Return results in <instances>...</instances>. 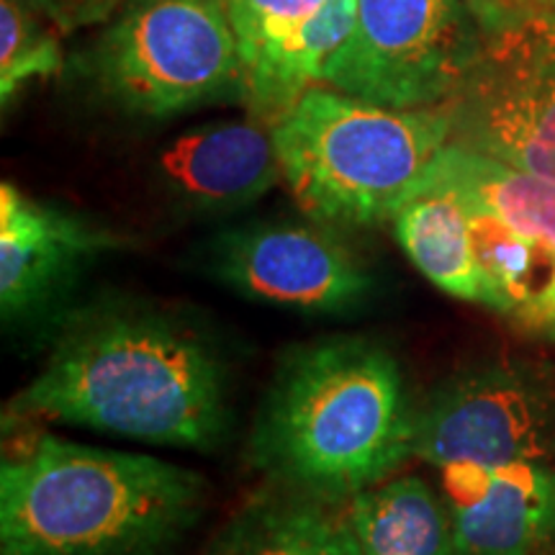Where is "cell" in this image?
<instances>
[{"mask_svg":"<svg viewBox=\"0 0 555 555\" xmlns=\"http://www.w3.org/2000/svg\"><path fill=\"white\" fill-rule=\"evenodd\" d=\"M229 360L191 317L139 298L73 311L5 422H57L159 448L214 450L227 440Z\"/></svg>","mask_w":555,"mask_h":555,"instance_id":"6da1fadb","label":"cell"},{"mask_svg":"<svg viewBox=\"0 0 555 555\" xmlns=\"http://www.w3.org/2000/svg\"><path fill=\"white\" fill-rule=\"evenodd\" d=\"M414 409L401 363L384 343L314 339L275 365L247 457L270 483L347 504L412 457Z\"/></svg>","mask_w":555,"mask_h":555,"instance_id":"7a4b0ae2","label":"cell"},{"mask_svg":"<svg viewBox=\"0 0 555 555\" xmlns=\"http://www.w3.org/2000/svg\"><path fill=\"white\" fill-rule=\"evenodd\" d=\"M204 502L178 463L39 435L0 463V555H159Z\"/></svg>","mask_w":555,"mask_h":555,"instance_id":"3957f363","label":"cell"},{"mask_svg":"<svg viewBox=\"0 0 555 555\" xmlns=\"http://www.w3.org/2000/svg\"><path fill=\"white\" fill-rule=\"evenodd\" d=\"M442 106L393 108L317 82L273 124L283 183L311 219L376 227L422 193L450 144Z\"/></svg>","mask_w":555,"mask_h":555,"instance_id":"277c9868","label":"cell"},{"mask_svg":"<svg viewBox=\"0 0 555 555\" xmlns=\"http://www.w3.org/2000/svg\"><path fill=\"white\" fill-rule=\"evenodd\" d=\"M90 88L131 119L247 103L229 0H129L78 57Z\"/></svg>","mask_w":555,"mask_h":555,"instance_id":"5b68a950","label":"cell"},{"mask_svg":"<svg viewBox=\"0 0 555 555\" xmlns=\"http://www.w3.org/2000/svg\"><path fill=\"white\" fill-rule=\"evenodd\" d=\"M476 44L442 103L450 142L555 180V11L470 0Z\"/></svg>","mask_w":555,"mask_h":555,"instance_id":"8992f818","label":"cell"},{"mask_svg":"<svg viewBox=\"0 0 555 555\" xmlns=\"http://www.w3.org/2000/svg\"><path fill=\"white\" fill-rule=\"evenodd\" d=\"M412 457L435 468L555 461V365L499 358L442 378L414 409Z\"/></svg>","mask_w":555,"mask_h":555,"instance_id":"52a82bcc","label":"cell"},{"mask_svg":"<svg viewBox=\"0 0 555 555\" xmlns=\"http://www.w3.org/2000/svg\"><path fill=\"white\" fill-rule=\"evenodd\" d=\"M476 44L470 0H358L322 82L393 108L442 106Z\"/></svg>","mask_w":555,"mask_h":555,"instance_id":"ba28073f","label":"cell"},{"mask_svg":"<svg viewBox=\"0 0 555 555\" xmlns=\"http://www.w3.org/2000/svg\"><path fill=\"white\" fill-rule=\"evenodd\" d=\"M206 270L234 294L314 317L360 311L376 296V278L317 219H262L229 227L206 247Z\"/></svg>","mask_w":555,"mask_h":555,"instance_id":"9c48e42d","label":"cell"},{"mask_svg":"<svg viewBox=\"0 0 555 555\" xmlns=\"http://www.w3.org/2000/svg\"><path fill=\"white\" fill-rule=\"evenodd\" d=\"M121 245L108 229L50 201L0 185V311L29 317L73 283L88 262Z\"/></svg>","mask_w":555,"mask_h":555,"instance_id":"30bf717a","label":"cell"},{"mask_svg":"<svg viewBox=\"0 0 555 555\" xmlns=\"http://www.w3.org/2000/svg\"><path fill=\"white\" fill-rule=\"evenodd\" d=\"M440 470L457 553L555 555V461Z\"/></svg>","mask_w":555,"mask_h":555,"instance_id":"8fae6325","label":"cell"},{"mask_svg":"<svg viewBox=\"0 0 555 555\" xmlns=\"http://www.w3.org/2000/svg\"><path fill=\"white\" fill-rule=\"evenodd\" d=\"M159 191L191 217H227L266 196L281 176L273 127L214 121L178 134L155 165Z\"/></svg>","mask_w":555,"mask_h":555,"instance_id":"7c38bea8","label":"cell"},{"mask_svg":"<svg viewBox=\"0 0 555 555\" xmlns=\"http://www.w3.org/2000/svg\"><path fill=\"white\" fill-rule=\"evenodd\" d=\"M206 555H363L347 504L266 483L221 527Z\"/></svg>","mask_w":555,"mask_h":555,"instance_id":"4fadbf2b","label":"cell"},{"mask_svg":"<svg viewBox=\"0 0 555 555\" xmlns=\"http://www.w3.org/2000/svg\"><path fill=\"white\" fill-rule=\"evenodd\" d=\"M425 191L453 193L555 253V180L450 142L435 159Z\"/></svg>","mask_w":555,"mask_h":555,"instance_id":"5bb4252c","label":"cell"},{"mask_svg":"<svg viewBox=\"0 0 555 555\" xmlns=\"http://www.w3.org/2000/svg\"><path fill=\"white\" fill-rule=\"evenodd\" d=\"M347 517L363 555H461L448 502L416 476L360 491Z\"/></svg>","mask_w":555,"mask_h":555,"instance_id":"9a60e30c","label":"cell"},{"mask_svg":"<svg viewBox=\"0 0 555 555\" xmlns=\"http://www.w3.org/2000/svg\"><path fill=\"white\" fill-rule=\"evenodd\" d=\"M393 237L427 281L463 301L483 304L468 208L446 191H425L391 219Z\"/></svg>","mask_w":555,"mask_h":555,"instance_id":"2e32d148","label":"cell"},{"mask_svg":"<svg viewBox=\"0 0 555 555\" xmlns=\"http://www.w3.org/2000/svg\"><path fill=\"white\" fill-rule=\"evenodd\" d=\"M466 208L483 281V307L515 319L551 283V275H540L538 268L540 262L555 260V253L535 240L522 237L491 214Z\"/></svg>","mask_w":555,"mask_h":555,"instance_id":"e0dca14e","label":"cell"},{"mask_svg":"<svg viewBox=\"0 0 555 555\" xmlns=\"http://www.w3.org/2000/svg\"><path fill=\"white\" fill-rule=\"evenodd\" d=\"M31 0H0V103L9 108L21 88L62 69L57 29Z\"/></svg>","mask_w":555,"mask_h":555,"instance_id":"ac0fdd59","label":"cell"},{"mask_svg":"<svg viewBox=\"0 0 555 555\" xmlns=\"http://www.w3.org/2000/svg\"><path fill=\"white\" fill-rule=\"evenodd\" d=\"M327 0H229L247 82L273 60L294 34L309 24Z\"/></svg>","mask_w":555,"mask_h":555,"instance_id":"d6986e66","label":"cell"},{"mask_svg":"<svg viewBox=\"0 0 555 555\" xmlns=\"http://www.w3.org/2000/svg\"><path fill=\"white\" fill-rule=\"evenodd\" d=\"M50 18L60 34H73L88 26L106 24L129 0H31Z\"/></svg>","mask_w":555,"mask_h":555,"instance_id":"ffe728a7","label":"cell"},{"mask_svg":"<svg viewBox=\"0 0 555 555\" xmlns=\"http://www.w3.org/2000/svg\"><path fill=\"white\" fill-rule=\"evenodd\" d=\"M515 322L522 330L532 332V335L555 339V273L551 278V283L543 288V294H540L530 307L519 311Z\"/></svg>","mask_w":555,"mask_h":555,"instance_id":"44dd1931","label":"cell"},{"mask_svg":"<svg viewBox=\"0 0 555 555\" xmlns=\"http://www.w3.org/2000/svg\"><path fill=\"white\" fill-rule=\"evenodd\" d=\"M481 3L509 11H555V0H481Z\"/></svg>","mask_w":555,"mask_h":555,"instance_id":"7402d4cb","label":"cell"}]
</instances>
